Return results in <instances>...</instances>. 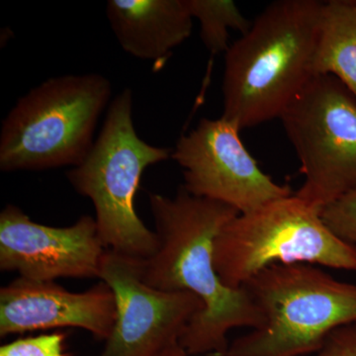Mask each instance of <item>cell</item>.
Wrapping results in <instances>:
<instances>
[{"label": "cell", "instance_id": "obj_8", "mask_svg": "<svg viewBox=\"0 0 356 356\" xmlns=\"http://www.w3.org/2000/svg\"><path fill=\"white\" fill-rule=\"evenodd\" d=\"M100 280L114 293L117 316L113 332L98 356H159L179 343L203 309L191 292L163 291L143 278V261L106 250Z\"/></svg>", "mask_w": 356, "mask_h": 356}, {"label": "cell", "instance_id": "obj_17", "mask_svg": "<svg viewBox=\"0 0 356 356\" xmlns=\"http://www.w3.org/2000/svg\"><path fill=\"white\" fill-rule=\"evenodd\" d=\"M309 356H356V321L332 331L320 350Z\"/></svg>", "mask_w": 356, "mask_h": 356}, {"label": "cell", "instance_id": "obj_16", "mask_svg": "<svg viewBox=\"0 0 356 356\" xmlns=\"http://www.w3.org/2000/svg\"><path fill=\"white\" fill-rule=\"evenodd\" d=\"M64 332H51L16 339L0 348V356H69Z\"/></svg>", "mask_w": 356, "mask_h": 356}, {"label": "cell", "instance_id": "obj_13", "mask_svg": "<svg viewBox=\"0 0 356 356\" xmlns=\"http://www.w3.org/2000/svg\"><path fill=\"white\" fill-rule=\"evenodd\" d=\"M313 74L336 77L356 98V1L324 2Z\"/></svg>", "mask_w": 356, "mask_h": 356}, {"label": "cell", "instance_id": "obj_4", "mask_svg": "<svg viewBox=\"0 0 356 356\" xmlns=\"http://www.w3.org/2000/svg\"><path fill=\"white\" fill-rule=\"evenodd\" d=\"M111 83L99 74L51 77L20 97L0 132V170L79 165L95 144Z\"/></svg>", "mask_w": 356, "mask_h": 356}, {"label": "cell", "instance_id": "obj_12", "mask_svg": "<svg viewBox=\"0 0 356 356\" xmlns=\"http://www.w3.org/2000/svg\"><path fill=\"white\" fill-rule=\"evenodd\" d=\"M106 15L126 53L154 62L191 37L193 20L186 0H109Z\"/></svg>", "mask_w": 356, "mask_h": 356}, {"label": "cell", "instance_id": "obj_6", "mask_svg": "<svg viewBox=\"0 0 356 356\" xmlns=\"http://www.w3.org/2000/svg\"><path fill=\"white\" fill-rule=\"evenodd\" d=\"M293 264L356 271L355 245L332 233L321 210L295 193L238 214L215 240V268L229 287L245 286L273 264Z\"/></svg>", "mask_w": 356, "mask_h": 356}, {"label": "cell", "instance_id": "obj_2", "mask_svg": "<svg viewBox=\"0 0 356 356\" xmlns=\"http://www.w3.org/2000/svg\"><path fill=\"white\" fill-rule=\"evenodd\" d=\"M324 2L267 6L225 55L222 118L241 129L280 119L312 77Z\"/></svg>", "mask_w": 356, "mask_h": 356}, {"label": "cell", "instance_id": "obj_9", "mask_svg": "<svg viewBox=\"0 0 356 356\" xmlns=\"http://www.w3.org/2000/svg\"><path fill=\"white\" fill-rule=\"evenodd\" d=\"M241 130L222 117L204 118L179 138L172 158L181 166L186 191L227 204L242 214L293 191L262 172L241 140Z\"/></svg>", "mask_w": 356, "mask_h": 356}, {"label": "cell", "instance_id": "obj_15", "mask_svg": "<svg viewBox=\"0 0 356 356\" xmlns=\"http://www.w3.org/2000/svg\"><path fill=\"white\" fill-rule=\"evenodd\" d=\"M321 215L332 233L356 247V189L325 206Z\"/></svg>", "mask_w": 356, "mask_h": 356}, {"label": "cell", "instance_id": "obj_14", "mask_svg": "<svg viewBox=\"0 0 356 356\" xmlns=\"http://www.w3.org/2000/svg\"><path fill=\"white\" fill-rule=\"evenodd\" d=\"M186 3L192 18L200 25L204 44L213 54L228 51L231 30L243 35L252 25L231 0H186Z\"/></svg>", "mask_w": 356, "mask_h": 356}, {"label": "cell", "instance_id": "obj_1", "mask_svg": "<svg viewBox=\"0 0 356 356\" xmlns=\"http://www.w3.org/2000/svg\"><path fill=\"white\" fill-rule=\"evenodd\" d=\"M149 205L159 248L143 261V278L156 289L196 295L202 311L185 330L179 344L189 356H224L232 330H257L264 323L248 290L229 287L215 268V240L241 213L227 204L192 195L182 185L172 198L149 194Z\"/></svg>", "mask_w": 356, "mask_h": 356}, {"label": "cell", "instance_id": "obj_3", "mask_svg": "<svg viewBox=\"0 0 356 356\" xmlns=\"http://www.w3.org/2000/svg\"><path fill=\"white\" fill-rule=\"evenodd\" d=\"M172 151L140 139L134 125L132 90H122L110 103L90 152L67 173L74 191L92 201L106 250L140 261L156 254L158 235L140 219L134 203L144 170L172 158Z\"/></svg>", "mask_w": 356, "mask_h": 356}, {"label": "cell", "instance_id": "obj_18", "mask_svg": "<svg viewBox=\"0 0 356 356\" xmlns=\"http://www.w3.org/2000/svg\"><path fill=\"white\" fill-rule=\"evenodd\" d=\"M159 356H189L179 343L170 346Z\"/></svg>", "mask_w": 356, "mask_h": 356}, {"label": "cell", "instance_id": "obj_10", "mask_svg": "<svg viewBox=\"0 0 356 356\" xmlns=\"http://www.w3.org/2000/svg\"><path fill=\"white\" fill-rule=\"evenodd\" d=\"M105 252L95 218L51 227L33 222L11 204L0 214V269L16 271L25 280L99 277Z\"/></svg>", "mask_w": 356, "mask_h": 356}, {"label": "cell", "instance_id": "obj_7", "mask_svg": "<svg viewBox=\"0 0 356 356\" xmlns=\"http://www.w3.org/2000/svg\"><path fill=\"white\" fill-rule=\"evenodd\" d=\"M280 119L301 163L299 198L322 210L356 189V98L339 79L312 77Z\"/></svg>", "mask_w": 356, "mask_h": 356}, {"label": "cell", "instance_id": "obj_5", "mask_svg": "<svg viewBox=\"0 0 356 356\" xmlns=\"http://www.w3.org/2000/svg\"><path fill=\"white\" fill-rule=\"evenodd\" d=\"M243 287L264 323L232 341L224 356L312 355L332 331L356 321V285L314 264H273Z\"/></svg>", "mask_w": 356, "mask_h": 356}, {"label": "cell", "instance_id": "obj_11", "mask_svg": "<svg viewBox=\"0 0 356 356\" xmlns=\"http://www.w3.org/2000/svg\"><path fill=\"white\" fill-rule=\"evenodd\" d=\"M116 300L106 283L81 293L53 282L19 277L0 289V337L41 330L77 327L99 341L109 339L116 322Z\"/></svg>", "mask_w": 356, "mask_h": 356}]
</instances>
